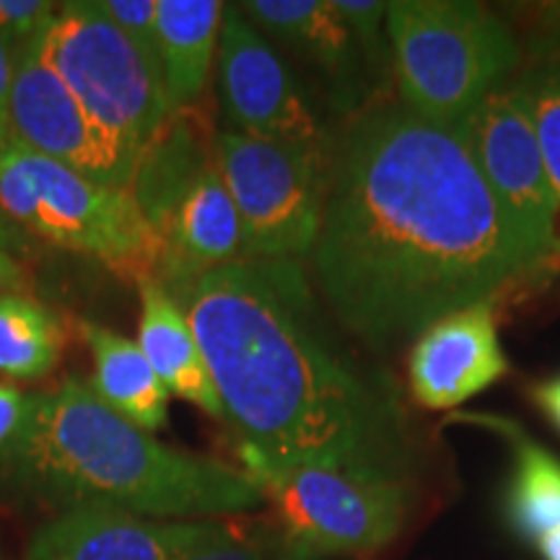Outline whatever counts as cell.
<instances>
[{
  "instance_id": "obj_1",
  "label": "cell",
  "mask_w": 560,
  "mask_h": 560,
  "mask_svg": "<svg viewBox=\"0 0 560 560\" xmlns=\"http://www.w3.org/2000/svg\"><path fill=\"white\" fill-rule=\"evenodd\" d=\"M310 278L371 350L490 301L537 270L457 130L371 102L332 138Z\"/></svg>"
},
{
  "instance_id": "obj_2",
  "label": "cell",
  "mask_w": 560,
  "mask_h": 560,
  "mask_svg": "<svg viewBox=\"0 0 560 560\" xmlns=\"http://www.w3.org/2000/svg\"><path fill=\"white\" fill-rule=\"evenodd\" d=\"M190 319L240 454L402 480L400 387L340 338L304 262L242 260L172 296Z\"/></svg>"
},
{
  "instance_id": "obj_3",
  "label": "cell",
  "mask_w": 560,
  "mask_h": 560,
  "mask_svg": "<svg viewBox=\"0 0 560 560\" xmlns=\"http://www.w3.org/2000/svg\"><path fill=\"white\" fill-rule=\"evenodd\" d=\"M0 467L60 511L109 509L145 520H223L262 493L240 467L182 452L107 408L89 382L30 395V420Z\"/></svg>"
},
{
  "instance_id": "obj_4",
  "label": "cell",
  "mask_w": 560,
  "mask_h": 560,
  "mask_svg": "<svg viewBox=\"0 0 560 560\" xmlns=\"http://www.w3.org/2000/svg\"><path fill=\"white\" fill-rule=\"evenodd\" d=\"M387 39L402 107L450 130L509 83L522 60L506 21L470 0L387 3Z\"/></svg>"
},
{
  "instance_id": "obj_5",
  "label": "cell",
  "mask_w": 560,
  "mask_h": 560,
  "mask_svg": "<svg viewBox=\"0 0 560 560\" xmlns=\"http://www.w3.org/2000/svg\"><path fill=\"white\" fill-rule=\"evenodd\" d=\"M0 213L26 236L89 255L117 276L156 280L161 236L125 187H109L32 151L0 149Z\"/></svg>"
},
{
  "instance_id": "obj_6",
  "label": "cell",
  "mask_w": 560,
  "mask_h": 560,
  "mask_svg": "<svg viewBox=\"0 0 560 560\" xmlns=\"http://www.w3.org/2000/svg\"><path fill=\"white\" fill-rule=\"evenodd\" d=\"M272 520L310 556H376L400 537L408 488L387 475L325 465H268L242 457Z\"/></svg>"
},
{
  "instance_id": "obj_7",
  "label": "cell",
  "mask_w": 560,
  "mask_h": 560,
  "mask_svg": "<svg viewBox=\"0 0 560 560\" xmlns=\"http://www.w3.org/2000/svg\"><path fill=\"white\" fill-rule=\"evenodd\" d=\"M39 52L81 107L138 159L172 115L159 62L125 37L96 0L60 3Z\"/></svg>"
},
{
  "instance_id": "obj_8",
  "label": "cell",
  "mask_w": 560,
  "mask_h": 560,
  "mask_svg": "<svg viewBox=\"0 0 560 560\" xmlns=\"http://www.w3.org/2000/svg\"><path fill=\"white\" fill-rule=\"evenodd\" d=\"M327 156L215 130V164L244 231V260L304 262L317 242Z\"/></svg>"
},
{
  "instance_id": "obj_9",
  "label": "cell",
  "mask_w": 560,
  "mask_h": 560,
  "mask_svg": "<svg viewBox=\"0 0 560 560\" xmlns=\"http://www.w3.org/2000/svg\"><path fill=\"white\" fill-rule=\"evenodd\" d=\"M215 75L229 130L330 159L332 136L304 81L240 5L223 13Z\"/></svg>"
},
{
  "instance_id": "obj_10",
  "label": "cell",
  "mask_w": 560,
  "mask_h": 560,
  "mask_svg": "<svg viewBox=\"0 0 560 560\" xmlns=\"http://www.w3.org/2000/svg\"><path fill=\"white\" fill-rule=\"evenodd\" d=\"M457 132L537 268L558 252V206L522 81L495 89Z\"/></svg>"
},
{
  "instance_id": "obj_11",
  "label": "cell",
  "mask_w": 560,
  "mask_h": 560,
  "mask_svg": "<svg viewBox=\"0 0 560 560\" xmlns=\"http://www.w3.org/2000/svg\"><path fill=\"white\" fill-rule=\"evenodd\" d=\"M13 138L83 177L130 190L138 156L102 128L55 70L39 42L16 60L11 89Z\"/></svg>"
},
{
  "instance_id": "obj_12",
  "label": "cell",
  "mask_w": 560,
  "mask_h": 560,
  "mask_svg": "<svg viewBox=\"0 0 560 560\" xmlns=\"http://www.w3.org/2000/svg\"><path fill=\"white\" fill-rule=\"evenodd\" d=\"M231 520H145L109 509L60 511L32 537L26 560H182L219 540Z\"/></svg>"
},
{
  "instance_id": "obj_13",
  "label": "cell",
  "mask_w": 560,
  "mask_h": 560,
  "mask_svg": "<svg viewBox=\"0 0 560 560\" xmlns=\"http://www.w3.org/2000/svg\"><path fill=\"white\" fill-rule=\"evenodd\" d=\"M509 374L493 299L433 322L412 340L410 395L429 410H450Z\"/></svg>"
},
{
  "instance_id": "obj_14",
  "label": "cell",
  "mask_w": 560,
  "mask_h": 560,
  "mask_svg": "<svg viewBox=\"0 0 560 560\" xmlns=\"http://www.w3.org/2000/svg\"><path fill=\"white\" fill-rule=\"evenodd\" d=\"M236 5L280 52L317 73L335 112L353 117L369 107L374 86L335 0H249Z\"/></svg>"
},
{
  "instance_id": "obj_15",
  "label": "cell",
  "mask_w": 560,
  "mask_h": 560,
  "mask_svg": "<svg viewBox=\"0 0 560 560\" xmlns=\"http://www.w3.org/2000/svg\"><path fill=\"white\" fill-rule=\"evenodd\" d=\"M161 265L156 283L177 296L208 272L244 260V231L215 159L190 182L156 226Z\"/></svg>"
},
{
  "instance_id": "obj_16",
  "label": "cell",
  "mask_w": 560,
  "mask_h": 560,
  "mask_svg": "<svg viewBox=\"0 0 560 560\" xmlns=\"http://www.w3.org/2000/svg\"><path fill=\"white\" fill-rule=\"evenodd\" d=\"M140 289L138 346L149 359L159 380L172 395L192 402L208 416L223 420V405L202 355L200 342L182 306L156 280H143Z\"/></svg>"
},
{
  "instance_id": "obj_17",
  "label": "cell",
  "mask_w": 560,
  "mask_h": 560,
  "mask_svg": "<svg viewBox=\"0 0 560 560\" xmlns=\"http://www.w3.org/2000/svg\"><path fill=\"white\" fill-rule=\"evenodd\" d=\"M226 3L156 0V47L170 112L200 107L215 66Z\"/></svg>"
},
{
  "instance_id": "obj_18",
  "label": "cell",
  "mask_w": 560,
  "mask_h": 560,
  "mask_svg": "<svg viewBox=\"0 0 560 560\" xmlns=\"http://www.w3.org/2000/svg\"><path fill=\"white\" fill-rule=\"evenodd\" d=\"M215 159V130L200 107L172 112L140 153L130 192L156 229L190 182Z\"/></svg>"
},
{
  "instance_id": "obj_19",
  "label": "cell",
  "mask_w": 560,
  "mask_h": 560,
  "mask_svg": "<svg viewBox=\"0 0 560 560\" xmlns=\"http://www.w3.org/2000/svg\"><path fill=\"white\" fill-rule=\"evenodd\" d=\"M75 327L94 361V374L89 380L94 395L117 416L149 433L164 429L170 423L172 392L159 380L138 342L89 319H79Z\"/></svg>"
},
{
  "instance_id": "obj_20",
  "label": "cell",
  "mask_w": 560,
  "mask_h": 560,
  "mask_svg": "<svg viewBox=\"0 0 560 560\" xmlns=\"http://www.w3.org/2000/svg\"><path fill=\"white\" fill-rule=\"evenodd\" d=\"M501 431L514 452V472L506 490V516L524 540H540L560 524V459L501 418H480Z\"/></svg>"
},
{
  "instance_id": "obj_21",
  "label": "cell",
  "mask_w": 560,
  "mask_h": 560,
  "mask_svg": "<svg viewBox=\"0 0 560 560\" xmlns=\"http://www.w3.org/2000/svg\"><path fill=\"white\" fill-rule=\"evenodd\" d=\"M60 319L21 291H0V374L42 380L58 366Z\"/></svg>"
},
{
  "instance_id": "obj_22",
  "label": "cell",
  "mask_w": 560,
  "mask_h": 560,
  "mask_svg": "<svg viewBox=\"0 0 560 560\" xmlns=\"http://www.w3.org/2000/svg\"><path fill=\"white\" fill-rule=\"evenodd\" d=\"M520 81L524 91H527L532 122H535L545 170H548L552 195H556L558 252L550 265H560V60L532 68Z\"/></svg>"
},
{
  "instance_id": "obj_23",
  "label": "cell",
  "mask_w": 560,
  "mask_h": 560,
  "mask_svg": "<svg viewBox=\"0 0 560 560\" xmlns=\"http://www.w3.org/2000/svg\"><path fill=\"white\" fill-rule=\"evenodd\" d=\"M299 545H293L285 532L270 522H231L219 540L195 550L182 560H310Z\"/></svg>"
},
{
  "instance_id": "obj_24",
  "label": "cell",
  "mask_w": 560,
  "mask_h": 560,
  "mask_svg": "<svg viewBox=\"0 0 560 560\" xmlns=\"http://www.w3.org/2000/svg\"><path fill=\"white\" fill-rule=\"evenodd\" d=\"M335 9L353 32L355 45L366 62L371 86L392 81V52L387 39V3L380 0H335Z\"/></svg>"
},
{
  "instance_id": "obj_25",
  "label": "cell",
  "mask_w": 560,
  "mask_h": 560,
  "mask_svg": "<svg viewBox=\"0 0 560 560\" xmlns=\"http://www.w3.org/2000/svg\"><path fill=\"white\" fill-rule=\"evenodd\" d=\"M58 11L60 5L52 0H0V42L9 47L13 62L45 37Z\"/></svg>"
},
{
  "instance_id": "obj_26",
  "label": "cell",
  "mask_w": 560,
  "mask_h": 560,
  "mask_svg": "<svg viewBox=\"0 0 560 560\" xmlns=\"http://www.w3.org/2000/svg\"><path fill=\"white\" fill-rule=\"evenodd\" d=\"M96 3L125 37L159 62L156 0H96Z\"/></svg>"
},
{
  "instance_id": "obj_27",
  "label": "cell",
  "mask_w": 560,
  "mask_h": 560,
  "mask_svg": "<svg viewBox=\"0 0 560 560\" xmlns=\"http://www.w3.org/2000/svg\"><path fill=\"white\" fill-rule=\"evenodd\" d=\"M30 420V395L0 382V457L16 444Z\"/></svg>"
},
{
  "instance_id": "obj_28",
  "label": "cell",
  "mask_w": 560,
  "mask_h": 560,
  "mask_svg": "<svg viewBox=\"0 0 560 560\" xmlns=\"http://www.w3.org/2000/svg\"><path fill=\"white\" fill-rule=\"evenodd\" d=\"M13 73H16V62H13L9 47L0 42V149H3L9 140H13V130H11Z\"/></svg>"
},
{
  "instance_id": "obj_29",
  "label": "cell",
  "mask_w": 560,
  "mask_h": 560,
  "mask_svg": "<svg viewBox=\"0 0 560 560\" xmlns=\"http://www.w3.org/2000/svg\"><path fill=\"white\" fill-rule=\"evenodd\" d=\"M532 402L545 412V418L560 431V374L532 384Z\"/></svg>"
},
{
  "instance_id": "obj_30",
  "label": "cell",
  "mask_w": 560,
  "mask_h": 560,
  "mask_svg": "<svg viewBox=\"0 0 560 560\" xmlns=\"http://www.w3.org/2000/svg\"><path fill=\"white\" fill-rule=\"evenodd\" d=\"M26 285V272L11 252L0 249V291H21Z\"/></svg>"
},
{
  "instance_id": "obj_31",
  "label": "cell",
  "mask_w": 560,
  "mask_h": 560,
  "mask_svg": "<svg viewBox=\"0 0 560 560\" xmlns=\"http://www.w3.org/2000/svg\"><path fill=\"white\" fill-rule=\"evenodd\" d=\"M0 249L5 252H26L30 249V240H26V234L21 229L13 226L11 221L3 219V213H0Z\"/></svg>"
},
{
  "instance_id": "obj_32",
  "label": "cell",
  "mask_w": 560,
  "mask_h": 560,
  "mask_svg": "<svg viewBox=\"0 0 560 560\" xmlns=\"http://www.w3.org/2000/svg\"><path fill=\"white\" fill-rule=\"evenodd\" d=\"M537 548H540L542 560H560V524L545 532L537 540Z\"/></svg>"
}]
</instances>
